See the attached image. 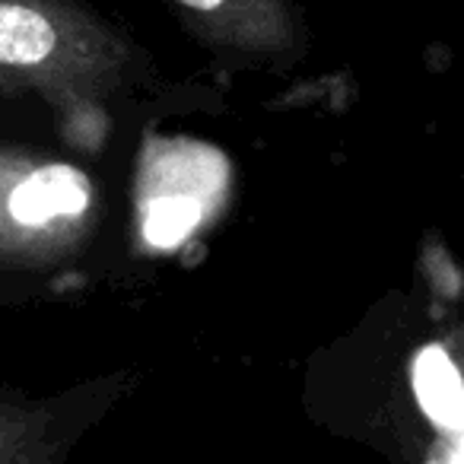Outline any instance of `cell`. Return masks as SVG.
<instances>
[{
  "instance_id": "cell-4",
  "label": "cell",
  "mask_w": 464,
  "mask_h": 464,
  "mask_svg": "<svg viewBox=\"0 0 464 464\" xmlns=\"http://www.w3.org/2000/svg\"><path fill=\"white\" fill-rule=\"evenodd\" d=\"M96 401L99 392L58 401L0 394V464H58Z\"/></svg>"
},
{
  "instance_id": "cell-1",
  "label": "cell",
  "mask_w": 464,
  "mask_h": 464,
  "mask_svg": "<svg viewBox=\"0 0 464 464\" xmlns=\"http://www.w3.org/2000/svg\"><path fill=\"white\" fill-rule=\"evenodd\" d=\"M130 45L71 0H0V86L96 124L130 71Z\"/></svg>"
},
{
  "instance_id": "cell-6",
  "label": "cell",
  "mask_w": 464,
  "mask_h": 464,
  "mask_svg": "<svg viewBox=\"0 0 464 464\" xmlns=\"http://www.w3.org/2000/svg\"><path fill=\"white\" fill-rule=\"evenodd\" d=\"M455 464H464V451H461V455L455 458Z\"/></svg>"
},
{
  "instance_id": "cell-2",
  "label": "cell",
  "mask_w": 464,
  "mask_h": 464,
  "mask_svg": "<svg viewBox=\"0 0 464 464\" xmlns=\"http://www.w3.org/2000/svg\"><path fill=\"white\" fill-rule=\"evenodd\" d=\"M92 204L83 169L0 147V261L42 265L71 252Z\"/></svg>"
},
{
  "instance_id": "cell-5",
  "label": "cell",
  "mask_w": 464,
  "mask_h": 464,
  "mask_svg": "<svg viewBox=\"0 0 464 464\" xmlns=\"http://www.w3.org/2000/svg\"><path fill=\"white\" fill-rule=\"evenodd\" d=\"M413 392L423 413L439 426L464 423V382L442 347H426L413 362Z\"/></svg>"
},
{
  "instance_id": "cell-3",
  "label": "cell",
  "mask_w": 464,
  "mask_h": 464,
  "mask_svg": "<svg viewBox=\"0 0 464 464\" xmlns=\"http://www.w3.org/2000/svg\"><path fill=\"white\" fill-rule=\"evenodd\" d=\"M204 42L246 54H284L299 42L290 0H166Z\"/></svg>"
}]
</instances>
